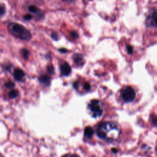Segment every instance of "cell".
<instances>
[{"label":"cell","mask_w":157,"mask_h":157,"mask_svg":"<svg viewBox=\"0 0 157 157\" xmlns=\"http://www.w3.org/2000/svg\"><path fill=\"white\" fill-rule=\"evenodd\" d=\"M97 135L107 142H113L117 140L120 134V129L117 123L113 121L101 123L96 129Z\"/></svg>","instance_id":"6da1fadb"},{"label":"cell","mask_w":157,"mask_h":157,"mask_svg":"<svg viewBox=\"0 0 157 157\" xmlns=\"http://www.w3.org/2000/svg\"><path fill=\"white\" fill-rule=\"evenodd\" d=\"M7 29L12 36L22 40L28 41L31 38L29 31L21 25L13 22L10 23L7 25Z\"/></svg>","instance_id":"7a4b0ae2"},{"label":"cell","mask_w":157,"mask_h":157,"mask_svg":"<svg viewBox=\"0 0 157 157\" xmlns=\"http://www.w3.org/2000/svg\"><path fill=\"white\" fill-rule=\"evenodd\" d=\"M88 109L91 115L94 118L101 117L104 110L102 102L98 99L91 100L88 105Z\"/></svg>","instance_id":"3957f363"},{"label":"cell","mask_w":157,"mask_h":157,"mask_svg":"<svg viewBox=\"0 0 157 157\" xmlns=\"http://www.w3.org/2000/svg\"><path fill=\"white\" fill-rule=\"evenodd\" d=\"M120 95L125 102H131L136 97V92L131 86H126L121 90Z\"/></svg>","instance_id":"277c9868"},{"label":"cell","mask_w":157,"mask_h":157,"mask_svg":"<svg viewBox=\"0 0 157 157\" xmlns=\"http://www.w3.org/2000/svg\"><path fill=\"white\" fill-rule=\"evenodd\" d=\"M60 72L62 75L67 76L71 72V67L66 62H63L60 64Z\"/></svg>","instance_id":"5b68a950"},{"label":"cell","mask_w":157,"mask_h":157,"mask_svg":"<svg viewBox=\"0 0 157 157\" xmlns=\"http://www.w3.org/2000/svg\"><path fill=\"white\" fill-rule=\"evenodd\" d=\"M147 24L148 26L157 27V12H153L147 20Z\"/></svg>","instance_id":"8992f818"},{"label":"cell","mask_w":157,"mask_h":157,"mask_svg":"<svg viewBox=\"0 0 157 157\" xmlns=\"http://www.w3.org/2000/svg\"><path fill=\"white\" fill-rule=\"evenodd\" d=\"M73 60L77 66H82L84 64L83 56L80 53H75L73 55Z\"/></svg>","instance_id":"52a82bcc"},{"label":"cell","mask_w":157,"mask_h":157,"mask_svg":"<svg viewBox=\"0 0 157 157\" xmlns=\"http://www.w3.org/2000/svg\"><path fill=\"white\" fill-rule=\"evenodd\" d=\"M25 72L21 69L17 68V69H15L14 70L13 77H14L15 80H17V81H21L23 80V77H25Z\"/></svg>","instance_id":"ba28073f"},{"label":"cell","mask_w":157,"mask_h":157,"mask_svg":"<svg viewBox=\"0 0 157 157\" xmlns=\"http://www.w3.org/2000/svg\"><path fill=\"white\" fill-rule=\"evenodd\" d=\"M39 81L40 83H42L43 85H44L45 86H49L50 84L51 78L48 75L43 74V75H41L40 76H39Z\"/></svg>","instance_id":"9c48e42d"},{"label":"cell","mask_w":157,"mask_h":157,"mask_svg":"<svg viewBox=\"0 0 157 157\" xmlns=\"http://www.w3.org/2000/svg\"><path fill=\"white\" fill-rule=\"evenodd\" d=\"M94 134L93 129L90 126H87L85 128L84 130V136L86 138H91Z\"/></svg>","instance_id":"30bf717a"},{"label":"cell","mask_w":157,"mask_h":157,"mask_svg":"<svg viewBox=\"0 0 157 157\" xmlns=\"http://www.w3.org/2000/svg\"><path fill=\"white\" fill-rule=\"evenodd\" d=\"M18 96V91L16 90H12L9 93V96L11 99L16 98Z\"/></svg>","instance_id":"8fae6325"},{"label":"cell","mask_w":157,"mask_h":157,"mask_svg":"<svg viewBox=\"0 0 157 157\" xmlns=\"http://www.w3.org/2000/svg\"><path fill=\"white\" fill-rule=\"evenodd\" d=\"M21 53H22V55L23 56V58L25 59H28V56L29 55V52L26 49V48H23L21 50Z\"/></svg>","instance_id":"7c38bea8"},{"label":"cell","mask_w":157,"mask_h":157,"mask_svg":"<svg viewBox=\"0 0 157 157\" xmlns=\"http://www.w3.org/2000/svg\"><path fill=\"white\" fill-rule=\"evenodd\" d=\"M28 10L32 13H37V12L39 11V9L36 6L34 5H31L28 7Z\"/></svg>","instance_id":"4fadbf2b"},{"label":"cell","mask_w":157,"mask_h":157,"mask_svg":"<svg viewBox=\"0 0 157 157\" xmlns=\"http://www.w3.org/2000/svg\"><path fill=\"white\" fill-rule=\"evenodd\" d=\"M5 86L9 89H12L15 86V83L11 81H9L5 83Z\"/></svg>","instance_id":"5bb4252c"},{"label":"cell","mask_w":157,"mask_h":157,"mask_svg":"<svg viewBox=\"0 0 157 157\" xmlns=\"http://www.w3.org/2000/svg\"><path fill=\"white\" fill-rule=\"evenodd\" d=\"M47 71L50 75L54 74V67L52 65H48L47 67Z\"/></svg>","instance_id":"9a60e30c"},{"label":"cell","mask_w":157,"mask_h":157,"mask_svg":"<svg viewBox=\"0 0 157 157\" xmlns=\"http://www.w3.org/2000/svg\"><path fill=\"white\" fill-rule=\"evenodd\" d=\"M51 37H52V38L54 40H58V39H59L58 34H57L56 33H55V32H53V33H52Z\"/></svg>","instance_id":"2e32d148"},{"label":"cell","mask_w":157,"mask_h":157,"mask_svg":"<svg viewBox=\"0 0 157 157\" xmlns=\"http://www.w3.org/2000/svg\"><path fill=\"white\" fill-rule=\"evenodd\" d=\"M83 88H84V89H85V90L89 91V90H90V88H91V85H90V84L88 82H85V83H84Z\"/></svg>","instance_id":"e0dca14e"},{"label":"cell","mask_w":157,"mask_h":157,"mask_svg":"<svg viewBox=\"0 0 157 157\" xmlns=\"http://www.w3.org/2000/svg\"><path fill=\"white\" fill-rule=\"evenodd\" d=\"M23 18H24V19H25V20L29 21V20H31V19L33 18V16H32L31 14H29V13H27V14H26L25 15H24Z\"/></svg>","instance_id":"ac0fdd59"},{"label":"cell","mask_w":157,"mask_h":157,"mask_svg":"<svg viewBox=\"0 0 157 157\" xmlns=\"http://www.w3.org/2000/svg\"><path fill=\"white\" fill-rule=\"evenodd\" d=\"M71 36L74 39H77L78 37V35L76 31H74L71 33Z\"/></svg>","instance_id":"d6986e66"},{"label":"cell","mask_w":157,"mask_h":157,"mask_svg":"<svg viewBox=\"0 0 157 157\" xmlns=\"http://www.w3.org/2000/svg\"><path fill=\"white\" fill-rule=\"evenodd\" d=\"M127 51H128V53L129 54H132V52H133V48L132 46L131 45H128L127 46Z\"/></svg>","instance_id":"ffe728a7"},{"label":"cell","mask_w":157,"mask_h":157,"mask_svg":"<svg viewBox=\"0 0 157 157\" xmlns=\"http://www.w3.org/2000/svg\"><path fill=\"white\" fill-rule=\"evenodd\" d=\"M5 13V7L1 4V7H0V14L1 16H2Z\"/></svg>","instance_id":"44dd1931"},{"label":"cell","mask_w":157,"mask_h":157,"mask_svg":"<svg viewBox=\"0 0 157 157\" xmlns=\"http://www.w3.org/2000/svg\"><path fill=\"white\" fill-rule=\"evenodd\" d=\"M64 157H79V156L75 154H69V155H65Z\"/></svg>","instance_id":"7402d4cb"},{"label":"cell","mask_w":157,"mask_h":157,"mask_svg":"<svg viewBox=\"0 0 157 157\" xmlns=\"http://www.w3.org/2000/svg\"><path fill=\"white\" fill-rule=\"evenodd\" d=\"M59 52H60L61 53H65L67 52V49H66L64 48H61L59 49Z\"/></svg>","instance_id":"603a6c76"},{"label":"cell","mask_w":157,"mask_h":157,"mask_svg":"<svg viewBox=\"0 0 157 157\" xmlns=\"http://www.w3.org/2000/svg\"><path fill=\"white\" fill-rule=\"evenodd\" d=\"M153 123L155 126H157V117H155L153 118Z\"/></svg>","instance_id":"cb8c5ba5"},{"label":"cell","mask_w":157,"mask_h":157,"mask_svg":"<svg viewBox=\"0 0 157 157\" xmlns=\"http://www.w3.org/2000/svg\"><path fill=\"white\" fill-rule=\"evenodd\" d=\"M63 1H67V0H63Z\"/></svg>","instance_id":"d4e9b609"}]
</instances>
